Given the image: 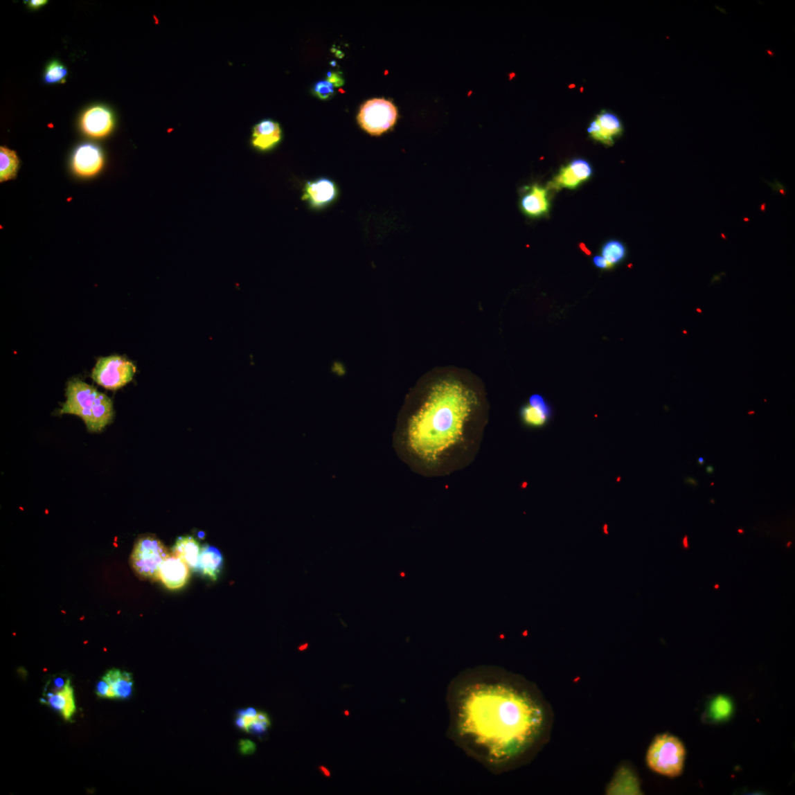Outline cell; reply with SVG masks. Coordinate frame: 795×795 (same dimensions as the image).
Segmentation results:
<instances>
[{"label": "cell", "instance_id": "cell-1", "mask_svg": "<svg viewBox=\"0 0 795 795\" xmlns=\"http://www.w3.org/2000/svg\"><path fill=\"white\" fill-rule=\"evenodd\" d=\"M453 740L490 769L501 770L539 738L543 714L527 689L490 669L465 672L449 688Z\"/></svg>", "mask_w": 795, "mask_h": 795}, {"label": "cell", "instance_id": "cell-2", "mask_svg": "<svg viewBox=\"0 0 795 795\" xmlns=\"http://www.w3.org/2000/svg\"><path fill=\"white\" fill-rule=\"evenodd\" d=\"M471 385L447 377L429 384L402 413L394 434L400 457L427 476L449 474L471 463L483 436L485 418Z\"/></svg>", "mask_w": 795, "mask_h": 795}, {"label": "cell", "instance_id": "cell-3", "mask_svg": "<svg viewBox=\"0 0 795 795\" xmlns=\"http://www.w3.org/2000/svg\"><path fill=\"white\" fill-rule=\"evenodd\" d=\"M66 395L60 413L79 416L90 431H100L111 422L114 415L111 400L93 386L74 379L68 382Z\"/></svg>", "mask_w": 795, "mask_h": 795}, {"label": "cell", "instance_id": "cell-4", "mask_svg": "<svg viewBox=\"0 0 795 795\" xmlns=\"http://www.w3.org/2000/svg\"><path fill=\"white\" fill-rule=\"evenodd\" d=\"M685 758L686 750L681 741L675 736L663 734L657 736L650 745L647 762L656 773L675 778L682 774Z\"/></svg>", "mask_w": 795, "mask_h": 795}, {"label": "cell", "instance_id": "cell-5", "mask_svg": "<svg viewBox=\"0 0 795 795\" xmlns=\"http://www.w3.org/2000/svg\"><path fill=\"white\" fill-rule=\"evenodd\" d=\"M171 553L157 537H140L134 544L130 564L136 575L144 580H159L160 569Z\"/></svg>", "mask_w": 795, "mask_h": 795}, {"label": "cell", "instance_id": "cell-6", "mask_svg": "<svg viewBox=\"0 0 795 795\" xmlns=\"http://www.w3.org/2000/svg\"><path fill=\"white\" fill-rule=\"evenodd\" d=\"M136 368L132 361L118 355L100 358L91 373L93 381L104 388L116 391L131 382Z\"/></svg>", "mask_w": 795, "mask_h": 795}, {"label": "cell", "instance_id": "cell-7", "mask_svg": "<svg viewBox=\"0 0 795 795\" xmlns=\"http://www.w3.org/2000/svg\"><path fill=\"white\" fill-rule=\"evenodd\" d=\"M398 111L395 105L384 98H374L366 102L360 108L357 120L368 134L379 136L387 132L395 125Z\"/></svg>", "mask_w": 795, "mask_h": 795}, {"label": "cell", "instance_id": "cell-8", "mask_svg": "<svg viewBox=\"0 0 795 795\" xmlns=\"http://www.w3.org/2000/svg\"><path fill=\"white\" fill-rule=\"evenodd\" d=\"M588 134L595 141L611 146L623 132V123L618 116L607 111H601L590 123Z\"/></svg>", "mask_w": 795, "mask_h": 795}, {"label": "cell", "instance_id": "cell-9", "mask_svg": "<svg viewBox=\"0 0 795 795\" xmlns=\"http://www.w3.org/2000/svg\"><path fill=\"white\" fill-rule=\"evenodd\" d=\"M593 169L589 162L582 159L571 161L560 168L551 182L553 188L575 190L588 181L592 175Z\"/></svg>", "mask_w": 795, "mask_h": 795}, {"label": "cell", "instance_id": "cell-10", "mask_svg": "<svg viewBox=\"0 0 795 795\" xmlns=\"http://www.w3.org/2000/svg\"><path fill=\"white\" fill-rule=\"evenodd\" d=\"M519 206L523 214L530 218L546 215L551 209L548 190L537 184L524 187Z\"/></svg>", "mask_w": 795, "mask_h": 795}, {"label": "cell", "instance_id": "cell-11", "mask_svg": "<svg viewBox=\"0 0 795 795\" xmlns=\"http://www.w3.org/2000/svg\"><path fill=\"white\" fill-rule=\"evenodd\" d=\"M338 196L336 184L328 179L309 181L303 188L302 200L311 208L321 209L334 203Z\"/></svg>", "mask_w": 795, "mask_h": 795}, {"label": "cell", "instance_id": "cell-12", "mask_svg": "<svg viewBox=\"0 0 795 795\" xmlns=\"http://www.w3.org/2000/svg\"><path fill=\"white\" fill-rule=\"evenodd\" d=\"M73 166L75 172L80 177H93L100 172L103 166L100 149L91 144L79 146L73 155Z\"/></svg>", "mask_w": 795, "mask_h": 795}, {"label": "cell", "instance_id": "cell-13", "mask_svg": "<svg viewBox=\"0 0 795 795\" xmlns=\"http://www.w3.org/2000/svg\"><path fill=\"white\" fill-rule=\"evenodd\" d=\"M81 126L87 134L93 137H103L112 130L113 115L110 110L103 107H93L84 114L81 119Z\"/></svg>", "mask_w": 795, "mask_h": 795}, {"label": "cell", "instance_id": "cell-14", "mask_svg": "<svg viewBox=\"0 0 795 795\" xmlns=\"http://www.w3.org/2000/svg\"><path fill=\"white\" fill-rule=\"evenodd\" d=\"M190 570L182 560L171 554L160 569L159 580L170 590L180 589L188 581Z\"/></svg>", "mask_w": 795, "mask_h": 795}, {"label": "cell", "instance_id": "cell-15", "mask_svg": "<svg viewBox=\"0 0 795 795\" xmlns=\"http://www.w3.org/2000/svg\"><path fill=\"white\" fill-rule=\"evenodd\" d=\"M282 135V129L278 123L265 120L253 127L251 144L260 151L271 150L280 142Z\"/></svg>", "mask_w": 795, "mask_h": 795}, {"label": "cell", "instance_id": "cell-16", "mask_svg": "<svg viewBox=\"0 0 795 795\" xmlns=\"http://www.w3.org/2000/svg\"><path fill=\"white\" fill-rule=\"evenodd\" d=\"M551 416V407L539 394L533 395L528 404L522 407L520 411L522 422L531 428L544 427L548 422Z\"/></svg>", "mask_w": 795, "mask_h": 795}, {"label": "cell", "instance_id": "cell-17", "mask_svg": "<svg viewBox=\"0 0 795 795\" xmlns=\"http://www.w3.org/2000/svg\"><path fill=\"white\" fill-rule=\"evenodd\" d=\"M42 703L60 712L66 721H72L76 711L74 690L68 680L65 686L56 693H46Z\"/></svg>", "mask_w": 795, "mask_h": 795}, {"label": "cell", "instance_id": "cell-18", "mask_svg": "<svg viewBox=\"0 0 795 795\" xmlns=\"http://www.w3.org/2000/svg\"><path fill=\"white\" fill-rule=\"evenodd\" d=\"M110 686V699H128L133 693V677L129 672L113 669L102 677Z\"/></svg>", "mask_w": 795, "mask_h": 795}, {"label": "cell", "instance_id": "cell-19", "mask_svg": "<svg viewBox=\"0 0 795 795\" xmlns=\"http://www.w3.org/2000/svg\"><path fill=\"white\" fill-rule=\"evenodd\" d=\"M202 548L193 536H182L175 542L171 554L182 560L190 569L197 571Z\"/></svg>", "mask_w": 795, "mask_h": 795}, {"label": "cell", "instance_id": "cell-20", "mask_svg": "<svg viewBox=\"0 0 795 795\" xmlns=\"http://www.w3.org/2000/svg\"><path fill=\"white\" fill-rule=\"evenodd\" d=\"M224 557L217 548L205 545L202 548L197 571L213 580H216L223 566Z\"/></svg>", "mask_w": 795, "mask_h": 795}, {"label": "cell", "instance_id": "cell-21", "mask_svg": "<svg viewBox=\"0 0 795 795\" xmlns=\"http://www.w3.org/2000/svg\"><path fill=\"white\" fill-rule=\"evenodd\" d=\"M19 166V161L15 151L5 147L0 148V181L15 179Z\"/></svg>", "mask_w": 795, "mask_h": 795}, {"label": "cell", "instance_id": "cell-22", "mask_svg": "<svg viewBox=\"0 0 795 795\" xmlns=\"http://www.w3.org/2000/svg\"><path fill=\"white\" fill-rule=\"evenodd\" d=\"M731 700L724 696H718L712 700L709 708V717L716 722L728 720L732 715Z\"/></svg>", "mask_w": 795, "mask_h": 795}, {"label": "cell", "instance_id": "cell-23", "mask_svg": "<svg viewBox=\"0 0 795 795\" xmlns=\"http://www.w3.org/2000/svg\"><path fill=\"white\" fill-rule=\"evenodd\" d=\"M601 251L603 258L614 266L623 261L627 254L625 244L618 240L607 242Z\"/></svg>", "mask_w": 795, "mask_h": 795}, {"label": "cell", "instance_id": "cell-24", "mask_svg": "<svg viewBox=\"0 0 795 795\" xmlns=\"http://www.w3.org/2000/svg\"><path fill=\"white\" fill-rule=\"evenodd\" d=\"M66 75V68L60 62L53 61L46 68L44 81L46 84L62 83Z\"/></svg>", "mask_w": 795, "mask_h": 795}, {"label": "cell", "instance_id": "cell-25", "mask_svg": "<svg viewBox=\"0 0 795 795\" xmlns=\"http://www.w3.org/2000/svg\"><path fill=\"white\" fill-rule=\"evenodd\" d=\"M257 714H258V711H256L253 708L239 711L238 717L235 720L236 726L240 729L250 733L251 728Z\"/></svg>", "mask_w": 795, "mask_h": 795}, {"label": "cell", "instance_id": "cell-26", "mask_svg": "<svg viewBox=\"0 0 795 795\" xmlns=\"http://www.w3.org/2000/svg\"><path fill=\"white\" fill-rule=\"evenodd\" d=\"M271 726L270 717L263 711H258L256 717L250 730V733L262 734L265 733Z\"/></svg>", "mask_w": 795, "mask_h": 795}, {"label": "cell", "instance_id": "cell-27", "mask_svg": "<svg viewBox=\"0 0 795 795\" xmlns=\"http://www.w3.org/2000/svg\"><path fill=\"white\" fill-rule=\"evenodd\" d=\"M334 87L328 80H322L315 84L314 92L321 99H329L334 96Z\"/></svg>", "mask_w": 795, "mask_h": 795}, {"label": "cell", "instance_id": "cell-28", "mask_svg": "<svg viewBox=\"0 0 795 795\" xmlns=\"http://www.w3.org/2000/svg\"><path fill=\"white\" fill-rule=\"evenodd\" d=\"M256 744L250 740H241L240 742V751L242 754L248 756L255 753Z\"/></svg>", "mask_w": 795, "mask_h": 795}, {"label": "cell", "instance_id": "cell-29", "mask_svg": "<svg viewBox=\"0 0 795 795\" xmlns=\"http://www.w3.org/2000/svg\"><path fill=\"white\" fill-rule=\"evenodd\" d=\"M96 693L99 697L110 698V686L102 678L98 684Z\"/></svg>", "mask_w": 795, "mask_h": 795}, {"label": "cell", "instance_id": "cell-30", "mask_svg": "<svg viewBox=\"0 0 795 795\" xmlns=\"http://www.w3.org/2000/svg\"><path fill=\"white\" fill-rule=\"evenodd\" d=\"M68 680H69L68 678H66H66L64 676L55 677V679L51 684V693H56L57 692H60V690H62L65 686Z\"/></svg>", "mask_w": 795, "mask_h": 795}, {"label": "cell", "instance_id": "cell-31", "mask_svg": "<svg viewBox=\"0 0 795 795\" xmlns=\"http://www.w3.org/2000/svg\"><path fill=\"white\" fill-rule=\"evenodd\" d=\"M327 80L335 87H342L344 84V80L340 73H329Z\"/></svg>", "mask_w": 795, "mask_h": 795}, {"label": "cell", "instance_id": "cell-32", "mask_svg": "<svg viewBox=\"0 0 795 795\" xmlns=\"http://www.w3.org/2000/svg\"><path fill=\"white\" fill-rule=\"evenodd\" d=\"M593 262L596 267L605 269V270H609L614 267V265L605 260L602 256H595L593 258Z\"/></svg>", "mask_w": 795, "mask_h": 795}, {"label": "cell", "instance_id": "cell-33", "mask_svg": "<svg viewBox=\"0 0 795 795\" xmlns=\"http://www.w3.org/2000/svg\"><path fill=\"white\" fill-rule=\"evenodd\" d=\"M28 3L30 8L37 9L44 6L48 1H44V0H31V1H28Z\"/></svg>", "mask_w": 795, "mask_h": 795}, {"label": "cell", "instance_id": "cell-34", "mask_svg": "<svg viewBox=\"0 0 795 795\" xmlns=\"http://www.w3.org/2000/svg\"><path fill=\"white\" fill-rule=\"evenodd\" d=\"M685 482L686 484H691L692 485L695 486V487L698 485V483L696 481V479H695L692 477H688V478L685 479Z\"/></svg>", "mask_w": 795, "mask_h": 795}, {"label": "cell", "instance_id": "cell-35", "mask_svg": "<svg viewBox=\"0 0 795 795\" xmlns=\"http://www.w3.org/2000/svg\"><path fill=\"white\" fill-rule=\"evenodd\" d=\"M320 770L324 776H325V777H330L331 776L330 771L328 769H327L326 767H320Z\"/></svg>", "mask_w": 795, "mask_h": 795}, {"label": "cell", "instance_id": "cell-36", "mask_svg": "<svg viewBox=\"0 0 795 795\" xmlns=\"http://www.w3.org/2000/svg\"><path fill=\"white\" fill-rule=\"evenodd\" d=\"M714 472H715L714 467H713L711 465L707 466L706 472L708 474H712L713 473H714Z\"/></svg>", "mask_w": 795, "mask_h": 795}, {"label": "cell", "instance_id": "cell-37", "mask_svg": "<svg viewBox=\"0 0 795 795\" xmlns=\"http://www.w3.org/2000/svg\"><path fill=\"white\" fill-rule=\"evenodd\" d=\"M697 463L699 465H704L705 464V459L703 458H699L697 461Z\"/></svg>", "mask_w": 795, "mask_h": 795}, {"label": "cell", "instance_id": "cell-38", "mask_svg": "<svg viewBox=\"0 0 795 795\" xmlns=\"http://www.w3.org/2000/svg\"><path fill=\"white\" fill-rule=\"evenodd\" d=\"M687 540H688V537H687V536H685L684 542L685 546H686V548H688V542H687Z\"/></svg>", "mask_w": 795, "mask_h": 795}, {"label": "cell", "instance_id": "cell-39", "mask_svg": "<svg viewBox=\"0 0 795 795\" xmlns=\"http://www.w3.org/2000/svg\"><path fill=\"white\" fill-rule=\"evenodd\" d=\"M307 646H308V645H303V647H301L299 649H300L301 650H305V649H307Z\"/></svg>", "mask_w": 795, "mask_h": 795}, {"label": "cell", "instance_id": "cell-40", "mask_svg": "<svg viewBox=\"0 0 795 795\" xmlns=\"http://www.w3.org/2000/svg\"><path fill=\"white\" fill-rule=\"evenodd\" d=\"M738 532H739L740 533H744V530H738Z\"/></svg>", "mask_w": 795, "mask_h": 795}]
</instances>
